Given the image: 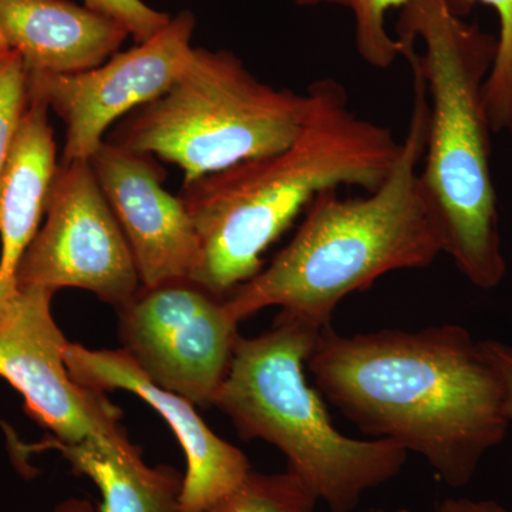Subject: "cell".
Instances as JSON below:
<instances>
[{
	"label": "cell",
	"instance_id": "ac0fdd59",
	"mask_svg": "<svg viewBox=\"0 0 512 512\" xmlns=\"http://www.w3.org/2000/svg\"><path fill=\"white\" fill-rule=\"evenodd\" d=\"M410 0H350L355 18L356 49L367 64L389 69L400 56V43L386 28L389 10L404 8Z\"/></svg>",
	"mask_w": 512,
	"mask_h": 512
},
{
	"label": "cell",
	"instance_id": "7a4b0ae2",
	"mask_svg": "<svg viewBox=\"0 0 512 512\" xmlns=\"http://www.w3.org/2000/svg\"><path fill=\"white\" fill-rule=\"evenodd\" d=\"M306 100L302 126L284 150L184 183L178 194L200 241L192 279L220 298L261 271L266 249L316 195L375 191L396 163L400 141L389 127L357 116L338 80H316Z\"/></svg>",
	"mask_w": 512,
	"mask_h": 512
},
{
	"label": "cell",
	"instance_id": "44dd1931",
	"mask_svg": "<svg viewBox=\"0 0 512 512\" xmlns=\"http://www.w3.org/2000/svg\"><path fill=\"white\" fill-rule=\"evenodd\" d=\"M483 345L503 383L505 412L512 423V346L498 340H484Z\"/></svg>",
	"mask_w": 512,
	"mask_h": 512
},
{
	"label": "cell",
	"instance_id": "d6986e66",
	"mask_svg": "<svg viewBox=\"0 0 512 512\" xmlns=\"http://www.w3.org/2000/svg\"><path fill=\"white\" fill-rule=\"evenodd\" d=\"M28 101V72L20 57L0 42V183Z\"/></svg>",
	"mask_w": 512,
	"mask_h": 512
},
{
	"label": "cell",
	"instance_id": "4fadbf2b",
	"mask_svg": "<svg viewBox=\"0 0 512 512\" xmlns=\"http://www.w3.org/2000/svg\"><path fill=\"white\" fill-rule=\"evenodd\" d=\"M130 37L109 16L70 0H0V42L28 74H73L120 52Z\"/></svg>",
	"mask_w": 512,
	"mask_h": 512
},
{
	"label": "cell",
	"instance_id": "ffe728a7",
	"mask_svg": "<svg viewBox=\"0 0 512 512\" xmlns=\"http://www.w3.org/2000/svg\"><path fill=\"white\" fill-rule=\"evenodd\" d=\"M84 6L109 16L126 28L134 42L143 43L160 32L171 16L151 8L143 0H83Z\"/></svg>",
	"mask_w": 512,
	"mask_h": 512
},
{
	"label": "cell",
	"instance_id": "9a60e30c",
	"mask_svg": "<svg viewBox=\"0 0 512 512\" xmlns=\"http://www.w3.org/2000/svg\"><path fill=\"white\" fill-rule=\"evenodd\" d=\"M56 448L74 473L92 478L99 487L100 512H178L184 477L173 467H150L128 440L87 439L60 443Z\"/></svg>",
	"mask_w": 512,
	"mask_h": 512
},
{
	"label": "cell",
	"instance_id": "9c48e42d",
	"mask_svg": "<svg viewBox=\"0 0 512 512\" xmlns=\"http://www.w3.org/2000/svg\"><path fill=\"white\" fill-rule=\"evenodd\" d=\"M195 25V16L184 10L146 42L93 69L28 74L29 97L42 100L63 121L62 163L90 161L111 128L177 80L195 49Z\"/></svg>",
	"mask_w": 512,
	"mask_h": 512
},
{
	"label": "cell",
	"instance_id": "30bf717a",
	"mask_svg": "<svg viewBox=\"0 0 512 512\" xmlns=\"http://www.w3.org/2000/svg\"><path fill=\"white\" fill-rule=\"evenodd\" d=\"M56 292L18 289L0 311V377L12 384L30 416L60 443L121 439L120 410L106 393L74 382L66 365L69 340L52 313Z\"/></svg>",
	"mask_w": 512,
	"mask_h": 512
},
{
	"label": "cell",
	"instance_id": "5bb4252c",
	"mask_svg": "<svg viewBox=\"0 0 512 512\" xmlns=\"http://www.w3.org/2000/svg\"><path fill=\"white\" fill-rule=\"evenodd\" d=\"M49 111L29 97L0 183V311L18 291L16 274L39 232L59 168Z\"/></svg>",
	"mask_w": 512,
	"mask_h": 512
},
{
	"label": "cell",
	"instance_id": "7402d4cb",
	"mask_svg": "<svg viewBox=\"0 0 512 512\" xmlns=\"http://www.w3.org/2000/svg\"><path fill=\"white\" fill-rule=\"evenodd\" d=\"M434 512H512V510L494 500L446 498Z\"/></svg>",
	"mask_w": 512,
	"mask_h": 512
},
{
	"label": "cell",
	"instance_id": "8992f818",
	"mask_svg": "<svg viewBox=\"0 0 512 512\" xmlns=\"http://www.w3.org/2000/svg\"><path fill=\"white\" fill-rule=\"evenodd\" d=\"M306 103V93L261 82L229 50L195 47L177 80L121 119L106 140L177 165L190 183L284 150Z\"/></svg>",
	"mask_w": 512,
	"mask_h": 512
},
{
	"label": "cell",
	"instance_id": "e0dca14e",
	"mask_svg": "<svg viewBox=\"0 0 512 512\" xmlns=\"http://www.w3.org/2000/svg\"><path fill=\"white\" fill-rule=\"evenodd\" d=\"M477 2L493 8L500 22L497 52L484 86L488 120L493 133L512 138V0H450L460 16Z\"/></svg>",
	"mask_w": 512,
	"mask_h": 512
},
{
	"label": "cell",
	"instance_id": "277c9868",
	"mask_svg": "<svg viewBox=\"0 0 512 512\" xmlns=\"http://www.w3.org/2000/svg\"><path fill=\"white\" fill-rule=\"evenodd\" d=\"M400 56L426 84L429 131L420 185L439 222L444 254L477 288L507 274L491 168L484 86L497 39L471 25L450 0H410L397 23Z\"/></svg>",
	"mask_w": 512,
	"mask_h": 512
},
{
	"label": "cell",
	"instance_id": "603a6c76",
	"mask_svg": "<svg viewBox=\"0 0 512 512\" xmlns=\"http://www.w3.org/2000/svg\"><path fill=\"white\" fill-rule=\"evenodd\" d=\"M52 512H96L93 504L83 498H69L57 505Z\"/></svg>",
	"mask_w": 512,
	"mask_h": 512
},
{
	"label": "cell",
	"instance_id": "5b68a950",
	"mask_svg": "<svg viewBox=\"0 0 512 512\" xmlns=\"http://www.w3.org/2000/svg\"><path fill=\"white\" fill-rule=\"evenodd\" d=\"M323 328L281 311L268 332L239 336L214 406L242 439L278 448L286 471L330 512H353L367 491L399 476L409 453L393 441L352 439L333 426L323 397L305 376Z\"/></svg>",
	"mask_w": 512,
	"mask_h": 512
},
{
	"label": "cell",
	"instance_id": "ba28073f",
	"mask_svg": "<svg viewBox=\"0 0 512 512\" xmlns=\"http://www.w3.org/2000/svg\"><path fill=\"white\" fill-rule=\"evenodd\" d=\"M16 286L84 289L117 311L140 289L130 245L90 161H60L45 222L20 262Z\"/></svg>",
	"mask_w": 512,
	"mask_h": 512
},
{
	"label": "cell",
	"instance_id": "52a82bcc",
	"mask_svg": "<svg viewBox=\"0 0 512 512\" xmlns=\"http://www.w3.org/2000/svg\"><path fill=\"white\" fill-rule=\"evenodd\" d=\"M123 349L154 383L214 406L239 339L225 298L191 278L141 285L119 309Z\"/></svg>",
	"mask_w": 512,
	"mask_h": 512
},
{
	"label": "cell",
	"instance_id": "cb8c5ba5",
	"mask_svg": "<svg viewBox=\"0 0 512 512\" xmlns=\"http://www.w3.org/2000/svg\"><path fill=\"white\" fill-rule=\"evenodd\" d=\"M293 2L299 6H308V8L319 5H335L349 9L350 6V0H293Z\"/></svg>",
	"mask_w": 512,
	"mask_h": 512
},
{
	"label": "cell",
	"instance_id": "7c38bea8",
	"mask_svg": "<svg viewBox=\"0 0 512 512\" xmlns=\"http://www.w3.org/2000/svg\"><path fill=\"white\" fill-rule=\"evenodd\" d=\"M66 365L80 386L96 392L126 390L136 394L167 421L187 458L178 512L207 511L252 470L247 456L217 436L201 419L194 403L154 383L126 350H96L70 342Z\"/></svg>",
	"mask_w": 512,
	"mask_h": 512
},
{
	"label": "cell",
	"instance_id": "2e32d148",
	"mask_svg": "<svg viewBox=\"0 0 512 512\" xmlns=\"http://www.w3.org/2000/svg\"><path fill=\"white\" fill-rule=\"evenodd\" d=\"M318 504L315 494L289 471L262 474L251 470L205 512H316Z\"/></svg>",
	"mask_w": 512,
	"mask_h": 512
},
{
	"label": "cell",
	"instance_id": "6da1fadb",
	"mask_svg": "<svg viewBox=\"0 0 512 512\" xmlns=\"http://www.w3.org/2000/svg\"><path fill=\"white\" fill-rule=\"evenodd\" d=\"M306 369L346 419L419 454L448 487L470 484L511 424L483 342L454 323L352 336L328 325Z\"/></svg>",
	"mask_w": 512,
	"mask_h": 512
},
{
	"label": "cell",
	"instance_id": "8fae6325",
	"mask_svg": "<svg viewBox=\"0 0 512 512\" xmlns=\"http://www.w3.org/2000/svg\"><path fill=\"white\" fill-rule=\"evenodd\" d=\"M90 165L130 245L141 285L194 278L201 259L197 231L180 195L165 190L154 157L106 140Z\"/></svg>",
	"mask_w": 512,
	"mask_h": 512
},
{
	"label": "cell",
	"instance_id": "3957f363",
	"mask_svg": "<svg viewBox=\"0 0 512 512\" xmlns=\"http://www.w3.org/2000/svg\"><path fill=\"white\" fill-rule=\"evenodd\" d=\"M410 67L412 116L386 180L365 197L342 198L338 190L316 195L274 261L225 298L239 323L278 306L323 328L352 293L392 272L426 268L443 254V234L420 185L429 100L423 76Z\"/></svg>",
	"mask_w": 512,
	"mask_h": 512
}]
</instances>
